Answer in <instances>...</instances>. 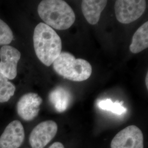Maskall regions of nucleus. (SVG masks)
Instances as JSON below:
<instances>
[{
	"label": "nucleus",
	"mask_w": 148,
	"mask_h": 148,
	"mask_svg": "<svg viewBox=\"0 0 148 148\" xmlns=\"http://www.w3.org/2000/svg\"><path fill=\"white\" fill-rule=\"evenodd\" d=\"M34 47L37 58L49 66L62 52L60 37L52 27L40 23L35 27L33 35Z\"/></svg>",
	"instance_id": "1"
},
{
	"label": "nucleus",
	"mask_w": 148,
	"mask_h": 148,
	"mask_svg": "<svg viewBox=\"0 0 148 148\" xmlns=\"http://www.w3.org/2000/svg\"><path fill=\"white\" fill-rule=\"evenodd\" d=\"M37 12L45 24L59 30L69 29L76 19L73 10L62 0L42 1L38 6Z\"/></svg>",
	"instance_id": "2"
},
{
	"label": "nucleus",
	"mask_w": 148,
	"mask_h": 148,
	"mask_svg": "<svg viewBox=\"0 0 148 148\" xmlns=\"http://www.w3.org/2000/svg\"><path fill=\"white\" fill-rule=\"evenodd\" d=\"M52 64L54 70L60 76L75 82L88 79L92 73V67L88 62L76 58L67 52H61Z\"/></svg>",
	"instance_id": "3"
},
{
	"label": "nucleus",
	"mask_w": 148,
	"mask_h": 148,
	"mask_svg": "<svg viewBox=\"0 0 148 148\" xmlns=\"http://www.w3.org/2000/svg\"><path fill=\"white\" fill-rule=\"evenodd\" d=\"M145 0H117L115 3L117 20L122 24H130L139 19L145 11Z\"/></svg>",
	"instance_id": "4"
},
{
	"label": "nucleus",
	"mask_w": 148,
	"mask_h": 148,
	"mask_svg": "<svg viewBox=\"0 0 148 148\" xmlns=\"http://www.w3.org/2000/svg\"><path fill=\"white\" fill-rule=\"evenodd\" d=\"M142 131L135 125L127 126L112 139L111 148H144Z\"/></svg>",
	"instance_id": "5"
},
{
	"label": "nucleus",
	"mask_w": 148,
	"mask_h": 148,
	"mask_svg": "<svg viewBox=\"0 0 148 148\" xmlns=\"http://www.w3.org/2000/svg\"><path fill=\"white\" fill-rule=\"evenodd\" d=\"M58 131V125L52 120L43 121L32 130L29 143L32 148H44L49 143Z\"/></svg>",
	"instance_id": "6"
},
{
	"label": "nucleus",
	"mask_w": 148,
	"mask_h": 148,
	"mask_svg": "<svg viewBox=\"0 0 148 148\" xmlns=\"http://www.w3.org/2000/svg\"><path fill=\"white\" fill-rule=\"evenodd\" d=\"M21 57V52L16 48L9 45L3 46L0 49V73L8 79H14Z\"/></svg>",
	"instance_id": "7"
},
{
	"label": "nucleus",
	"mask_w": 148,
	"mask_h": 148,
	"mask_svg": "<svg viewBox=\"0 0 148 148\" xmlns=\"http://www.w3.org/2000/svg\"><path fill=\"white\" fill-rule=\"evenodd\" d=\"M42 103V99L37 93H27L23 95L17 103V113L23 120L32 121L38 115Z\"/></svg>",
	"instance_id": "8"
},
{
	"label": "nucleus",
	"mask_w": 148,
	"mask_h": 148,
	"mask_svg": "<svg viewBox=\"0 0 148 148\" xmlns=\"http://www.w3.org/2000/svg\"><path fill=\"white\" fill-rule=\"evenodd\" d=\"M25 132L18 120L11 122L0 137V148H19L23 143Z\"/></svg>",
	"instance_id": "9"
},
{
	"label": "nucleus",
	"mask_w": 148,
	"mask_h": 148,
	"mask_svg": "<svg viewBox=\"0 0 148 148\" xmlns=\"http://www.w3.org/2000/svg\"><path fill=\"white\" fill-rule=\"evenodd\" d=\"M106 0H84L81 10L86 19L91 25H95L99 21L101 13L106 5Z\"/></svg>",
	"instance_id": "10"
},
{
	"label": "nucleus",
	"mask_w": 148,
	"mask_h": 148,
	"mask_svg": "<svg viewBox=\"0 0 148 148\" xmlns=\"http://www.w3.org/2000/svg\"><path fill=\"white\" fill-rule=\"evenodd\" d=\"M71 98L70 92L62 87H57L49 95V101L59 112H63L68 109Z\"/></svg>",
	"instance_id": "11"
},
{
	"label": "nucleus",
	"mask_w": 148,
	"mask_h": 148,
	"mask_svg": "<svg viewBox=\"0 0 148 148\" xmlns=\"http://www.w3.org/2000/svg\"><path fill=\"white\" fill-rule=\"evenodd\" d=\"M148 47V21L139 27L132 37L130 50L133 53H139Z\"/></svg>",
	"instance_id": "12"
},
{
	"label": "nucleus",
	"mask_w": 148,
	"mask_h": 148,
	"mask_svg": "<svg viewBox=\"0 0 148 148\" xmlns=\"http://www.w3.org/2000/svg\"><path fill=\"white\" fill-rule=\"evenodd\" d=\"M15 91V86L0 73V103L9 101L14 95Z\"/></svg>",
	"instance_id": "13"
},
{
	"label": "nucleus",
	"mask_w": 148,
	"mask_h": 148,
	"mask_svg": "<svg viewBox=\"0 0 148 148\" xmlns=\"http://www.w3.org/2000/svg\"><path fill=\"white\" fill-rule=\"evenodd\" d=\"M123 104V101L113 102L110 99H106L99 101L98 103V106L102 110L111 111L117 115H122L126 113L127 110V109L122 106Z\"/></svg>",
	"instance_id": "14"
},
{
	"label": "nucleus",
	"mask_w": 148,
	"mask_h": 148,
	"mask_svg": "<svg viewBox=\"0 0 148 148\" xmlns=\"http://www.w3.org/2000/svg\"><path fill=\"white\" fill-rule=\"evenodd\" d=\"M13 37L11 28L0 19V45H8L13 40Z\"/></svg>",
	"instance_id": "15"
},
{
	"label": "nucleus",
	"mask_w": 148,
	"mask_h": 148,
	"mask_svg": "<svg viewBox=\"0 0 148 148\" xmlns=\"http://www.w3.org/2000/svg\"><path fill=\"white\" fill-rule=\"evenodd\" d=\"M49 148H64L63 144L60 142H55L52 144Z\"/></svg>",
	"instance_id": "16"
},
{
	"label": "nucleus",
	"mask_w": 148,
	"mask_h": 148,
	"mask_svg": "<svg viewBox=\"0 0 148 148\" xmlns=\"http://www.w3.org/2000/svg\"><path fill=\"white\" fill-rule=\"evenodd\" d=\"M148 73H147V76H146V78H145V84H146V86H147V89L148 88Z\"/></svg>",
	"instance_id": "17"
}]
</instances>
